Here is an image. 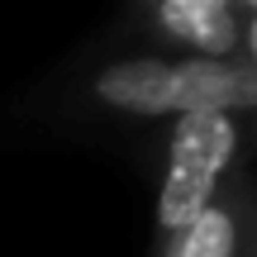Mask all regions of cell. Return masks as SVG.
<instances>
[{
	"label": "cell",
	"instance_id": "obj_3",
	"mask_svg": "<svg viewBox=\"0 0 257 257\" xmlns=\"http://www.w3.org/2000/svg\"><path fill=\"white\" fill-rule=\"evenodd\" d=\"M157 15H162V24L172 34L191 38L200 53H210V62H219L233 48V15L219 0H167Z\"/></svg>",
	"mask_w": 257,
	"mask_h": 257
},
{
	"label": "cell",
	"instance_id": "obj_4",
	"mask_svg": "<svg viewBox=\"0 0 257 257\" xmlns=\"http://www.w3.org/2000/svg\"><path fill=\"white\" fill-rule=\"evenodd\" d=\"M172 257H233V219L210 205L200 219L186 224V233H181Z\"/></svg>",
	"mask_w": 257,
	"mask_h": 257
},
{
	"label": "cell",
	"instance_id": "obj_2",
	"mask_svg": "<svg viewBox=\"0 0 257 257\" xmlns=\"http://www.w3.org/2000/svg\"><path fill=\"white\" fill-rule=\"evenodd\" d=\"M233 134L229 114H181L172 134V162H167L162 200H157V219L162 229H186L191 219H200L210 210V191L219 181V172L233 157Z\"/></svg>",
	"mask_w": 257,
	"mask_h": 257
},
{
	"label": "cell",
	"instance_id": "obj_1",
	"mask_svg": "<svg viewBox=\"0 0 257 257\" xmlns=\"http://www.w3.org/2000/svg\"><path fill=\"white\" fill-rule=\"evenodd\" d=\"M95 91L110 105L134 114H229L257 100V81L248 67H224L210 57L191 62H114Z\"/></svg>",
	"mask_w": 257,
	"mask_h": 257
}]
</instances>
